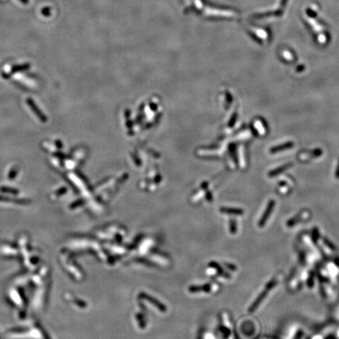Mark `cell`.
Masks as SVG:
<instances>
[{
	"label": "cell",
	"instance_id": "obj_3",
	"mask_svg": "<svg viewBox=\"0 0 339 339\" xmlns=\"http://www.w3.org/2000/svg\"><path fill=\"white\" fill-rule=\"evenodd\" d=\"M293 146H294V143L293 142L285 143V144H281V145L276 146V147L272 148L271 149H270V152H271V153H276V152H282L283 150H286V149H288V148H292Z\"/></svg>",
	"mask_w": 339,
	"mask_h": 339
},
{
	"label": "cell",
	"instance_id": "obj_1",
	"mask_svg": "<svg viewBox=\"0 0 339 339\" xmlns=\"http://www.w3.org/2000/svg\"><path fill=\"white\" fill-rule=\"evenodd\" d=\"M276 285H277V281H276L275 280H271L270 282L268 283V284L265 286V289L263 290V291H262V293L260 294V295L258 296V297H257V299L254 301V302L253 303V305H252L250 307V309H249V311H250V313H253V312H254L256 309H258V307L260 305H261V303L262 302V301L265 299V297H267L268 294H269V292L271 291V290H273V288L276 286Z\"/></svg>",
	"mask_w": 339,
	"mask_h": 339
},
{
	"label": "cell",
	"instance_id": "obj_2",
	"mask_svg": "<svg viewBox=\"0 0 339 339\" xmlns=\"http://www.w3.org/2000/svg\"><path fill=\"white\" fill-rule=\"evenodd\" d=\"M274 207H275V201L273 200V199H272V200L269 201V204H268L267 206V208H266L265 211L264 212L263 215H262V217L261 218V220H260L259 223H258L259 227H264V226H265V225L266 224V222H267L268 219H269V216L271 215L272 212H273Z\"/></svg>",
	"mask_w": 339,
	"mask_h": 339
},
{
	"label": "cell",
	"instance_id": "obj_4",
	"mask_svg": "<svg viewBox=\"0 0 339 339\" xmlns=\"http://www.w3.org/2000/svg\"><path fill=\"white\" fill-rule=\"evenodd\" d=\"M292 165L293 164H292L291 163H289L283 165V166H281V167H278L277 169H275V170H273V171H272L271 172L269 173V176L270 177L276 176V175H279V174H280V173L283 172V171H285L286 170H287L288 168H290V167H292Z\"/></svg>",
	"mask_w": 339,
	"mask_h": 339
}]
</instances>
